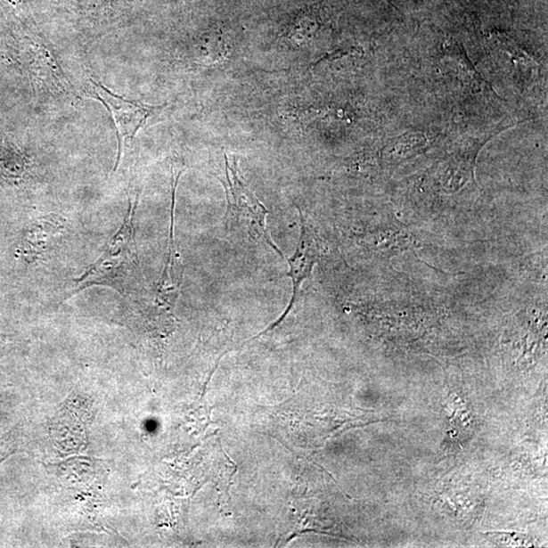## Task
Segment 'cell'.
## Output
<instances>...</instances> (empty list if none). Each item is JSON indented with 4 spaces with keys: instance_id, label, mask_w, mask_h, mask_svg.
<instances>
[{
    "instance_id": "obj_1",
    "label": "cell",
    "mask_w": 548,
    "mask_h": 548,
    "mask_svg": "<svg viewBox=\"0 0 548 548\" xmlns=\"http://www.w3.org/2000/svg\"><path fill=\"white\" fill-rule=\"evenodd\" d=\"M137 199L130 201L129 209L119 232L110 239L97 261L76 281L73 294L92 286H104L116 290L124 297H141L144 282L138 259L135 215Z\"/></svg>"
},
{
    "instance_id": "obj_2",
    "label": "cell",
    "mask_w": 548,
    "mask_h": 548,
    "mask_svg": "<svg viewBox=\"0 0 548 548\" xmlns=\"http://www.w3.org/2000/svg\"><path fill=\"white\" fill-rule=\"evenodd\" d=\"M224 159L225 178L221 181L228 202L225 213L226 229L247 233L254 242L267 246L269 249L286 259L267 229L268 209L248 187L239 170L236 159H230L225 152Z\"/></svg>"
},
{
    "instance_id": "obj_3",
    "label": "cell",
    "mask_w": 548,
    "mask_h": 548,
    "mask_svg": "<svg viewBox=\"0 0 548 548\" xmlns=\"http://www.w3.org/2000/svg\"><path fill=\"white\" fill-rule=\"evenodd\" d=\"M94 97L102 102L112 116L119 136V156L115 170L119 168L123 151L133 143L138 130L142 129L153 116L157 115L166 107L149 106L140 102L130 101L117 96L110 92L103 85L92 80Z\"/></svg>"
},
{
    "instance_id": "obj_4",
    "label": "cell",
    "mask_w": 548,
    "mask_h": 548,
    "mask_svg": "<svg viewBox=\"0 0 548 548\" xmlns=\"http://www.w3.org/2000/svg\"><path fill=\"white\" fill-rule=\"evenodd\" d=\"M298 210L299 221H301V233H299V243L294 255L290 258H286L290 266L288 275L291 280V297L282 315L275 323L266 329L267 331H273L277 325L282 323V321L287 318L291 309L294 308L302 284L306 280L309 279L314 266H315L318 260V245L315 235L313 233L308 219L303 215L302 209L298 207Z\"/></svg>"
},
{
    "instance_id": "obj_5",
    "label": "cell",
    "mask_w": 548,
    "mask_h": 548,
    "mask_svg": "<svg viewBox=\"0 0 548 548\" xmlns=\"http://www.w3.org/2000/svg\"><path fill=\"white\" fill-rule=\"evenodd\" d=\"M178 181H175L173 188L172 211H171V230L170 242L168 245V258L162 277H160L158 287L151 297V307H153L157 312L169 314L171 315L175 306L178 301L181 291L183 267L179 258L178 248L175 242L174 236V209H175V193Z\"/></svg>"
},
{
    "instance_id": "obj_6",
    "label": "cell",
    "mask_w": 548,
    "mask_h": 548,
    "mask_svg": "<svg viewBox=\"0 0 548 548\" xmlns=\"http://www.w3.org/2000/svg\"><path fill=\"white\" fill-rule=\"evenodd\" d=\"M447 56L453 63H455L456 68L462 75L472 80H477L479 84L487 85L484 78L475 70L462 44L458 42L449 44L447 46Z\"/></svg>"
}]
</instances>
